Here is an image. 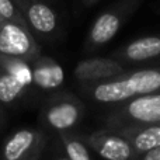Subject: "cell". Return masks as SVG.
Listing matches in <instances>:
<instances>
[{"mask_svg": "<svg viewBox=\"0 0 160 160\" xmlns=\"http://www.w3.org/2000/svg\"><path fill=\"white\" fill-rule=\"evenodd\" d=\"M13 2L16 3V6H17V7H18V4H20V2H21V0H13Z\"/></svg>", "mask_w": 160, "mask_h": 160, "instance_id": "obj_21", "label": "cell"}, {"mask_svg": "<svg viewBox=\"0 0 160 160\" xmlns=\"http://www.w3.org/2000/svg\"><path fill=\"white\" fill-rule=\"evenodd\" d=\"M112 58L125 65L145 63L160 59V34L132 39L112 52Z\"/></svg>", "mask_w": 160, "mask_h": 160, "instance_id": "obj_10", "label": "cell"}, {"mask_svg": "<svg viewBox=\"0 0 160 160\" xmlns=\"http://www.w3.org/2000/svg\"><path fill=\"white\" fill-rule=\"evenodd\" d=\"M0 68L7 73H10L11 76H14L25 87H32V66H31V62L20 58H13V56L0 55Z\"/></svg>", "mask_w": 160, "mask_h": 160, "instance_id": "obj_15", "label": "cell"}, {"mask_svg": "<svg viewBox=\"0 0 160 160\" xmlns=\"http://www.w3.org/2000/svg\"><path fill=\"white\" fill-rule=\"evenodd\" d=\"M0 18L28 27L21 11L18 10V7L16 6V3L13 0H0Z\"/></svg>", "mask_w": 160, "mask_h": 160, "instance_id": "obj_16", "label": "cell"}, {"mask_svg": "<svg viewBox=\"0 0 160 160\" xmlns=\"http://www.w3.org/2000/svg\"><path fill=\"white\" fill-rule=\"evenodd\" d=\"M3 122V110H2V104H0V125Z\"/></svg>", "mask_w": 160, "mask_h": 160, "instance_id": "obj_20", "label": "cell"}, {"mask_svg": "<svg viewBox=\"0 0 160 160\" xmlns=\"http://www.w3.org/2000/svg\"><path fill=\"white\" fill-rule=\"evenodd\" d=\"M0 160H3V159H0Z\"/></svg>", "mask_w": 160, "mask_h": 160, "instance_id": "obj_22", "label": "cell"}, {"mask_svg": "<svg viewBox=\"0 0 160 160\" xmlns=\"http://www.w3.org/2000/svg\"><path fill=\"white\" fill-rule=\"evenodd\" d=\"M84 143L102 160H136L138 153L121 132L108 128L80 135Z\"/></svg>", "mask_w": 160, "mask_h": 160, "instance_id": "obj_7", "label": "cell"}, {"mask_svg": "<svg viewBox=\"0 0 160 160\" xmlns=\"http://www.w3.org/2000/svg\"><path fill=\"white\" fill-rule=\"evenodd\" d=\"M156 91H160V66L127 70L105 82L82 86V93L87 98L104 105H118Z\"/></svg>", "mask_w": 160, "mask_h": 160, "instance_id": "obj_1", "label": "cell"}, {"mask_svg": "<svg viewBox=\"0 0 160 160\" xmlns=\"http://www.w3.org/2000/svg\"><path fill=\"white\" fill-rule=\"evenodd\" d=\"M136 160H160V146L139 155Z\"/></svg>", "mask_w": 160, "mask_h": 160, "instance_id": "obj_17", "label": "cell"}, {"mask_svg": "<svg viewBox=\"0 0 160 160\" xmlns=\"http://www.w3.org/2000/svg\"><path fill=\"white\" fill-rule=\"evenodd\" d=\"M118 132H121L131 142L138 156L160 146V122L152 125L125 128V129H119Z\"/></svg>", "mask_w": 160, "mask_h": 160, "instance_id": "obj_12", "label": "cell"}, {"mask_svg": "<svg viewBox=\"0 0 160 160\" xmlns=\"http://www.w3.org/2000/svg\"><path fill=\"white\" fill-rule=\"evenodd\" d=\"M82 2L84 6H93V4H96L98 0H82Z\"/></svg>", "mask_w": 160, "mask_h": 160, "instance_id": "obj_19", "label": "cell"}, {"mask_svg": "<svg viewBox=\"0 0 160 160\" xmlns=\"http://www.w3.org/2000/svg\"><path fill=\"white\" fill-rule=\"evenodd\" d=\"M86 105L73 93H53L45 101L41 110V122L44 127L56 133L72 132L82 122Z\"/></svg>", "mask_w": 160, "mask_h": 160, "instance_id": "obj_4", "label": "cell"}, {"mask_svg": "<svg viewBox=\"0 0 160 160\" xmlns=\"http://www.w3.org/2000/svg\"><path fill=\"white\" fill-rule=\"evenodd\" d=\"M25 22L31 32H35L44 39H49L56 35L59 20L55 10L42 0H21L18 4Z\"/></svg>", "mask_w": 160, "mask_h": 160, "instance_id": "obj_9", "label": "cell"}, {"mask_svg": "<svg viewBox=\"0 0 160 160\" xmlns=\"http://www.w3.org/2000/svg\"><path fill=\"white\" fill-rule=\"evenodd\" d=\"M52 160H70V159L68 158V156H66V153H65V152H63V149H62L61 152H59V153H56V155L53 156V159H52Z\"/></svg>", "mask_w": 160, "mask_h": 160, "instance_id": "obj_18", "label": "cell"}, {"mask_svg": "<svg viewBox=\"0 0 160 160\" xmlns=\"http://www.w3.org/2000/svg\"><path fill=\"white\" fill-rule=\"evenodd\" d=\"M0 55L20 58L32 63L42 53L30 28L3 20L0 24Z\"/></svg>", "mask_w": 160, "mask_h": 160, "instance_id": "obj_6", "label": "cell"}, {"mask_svg": "<svg viewBox=\"0 0 160 160\" xmlns=\"http://www.w3.org/2000/svg\"><path fill=\"white\" fill-rule=\"evenodd\" d=\"M30 88L0 68V104L14 105L25 97Z\"/></svg>", "mask_w": 160, "mask_h": 160, "instance_id": "obj_13", "label": "cell"}, {"mask_svg": "<svg viewBox=\"0 0 160 160\" xmlns=\"http://www.w3.org/2000/svg\"><path fill=\"white\" fill-rule=\"evenodd\" d=\"M160 122V91L139 96L114 108L105 115L104 128L114 131Z\"/></svg>", "mask_w": 160, "mask_h": 160, "instance_id": "obj_2", "label": "cell"}, {"mask_svg": "<svg viewBox=\"0 0 160 160\" xmlns=\"http://www.w3.org/2000/svg\"><path fill=\"white\" fill-rule=\"evenodd\" d=\"M31 66H32V87L41 91H56L63 86V68L53 58L39 55L31 63Z\"/></svg>", "mask_w": 160, "mask_h": 160, "instance_id": "obj_11", "label": "cell"}, {"mask_svg": "<svg viewBox=\"0 0 160 160\" xmlns=\"http://www.w3.org/2000/svg\"><path fill=\"white\" fill-rule=\"evenodd\" d=\"M62 149L70 160H94L91 149L84 143L80 135L72 132L58 133Z\"/></svg>", "mask_w": 160, "mask_h": 160, "instance_id": "obj_14", "label": "cell"}, {"mask_svg": "<svg viewBox=\"0 0 160 160\" xmlns=\"http://www.w3.org/2000/svg\"><path fill=\"white\" fill-rule=\"evenodd\" d=\"M127 70L128 65L122 63L112 56H93L78 62L73 70V76L80 83V86H91L119 76Z\"/></svg>", "mask_w": 160, "mask_h": 160, "instance_id": "obj_8", "label": "cell"}, {"mask_svg": "<svg viewBox=\"0 0 160 160\" xmlns=\"http://www.w3.org/2000/svg\"><path fill=\"white\" fill-rule=\"evenodd\" d=\"M47 141V133L41 128H20L4 139L0 156L3 160H41Z\"/></svg>", "mask_w": 160, "mask_h": 160, "instance_id": "obj_5", "label": "cell"}, {"mask_svg": "<svg viewBox=\"0 0 160 160\" xmlns=\"http://www.w3.org/2000/svg\"><path fill=\"white\" fill-rule=\"evenodd\" d=\"M143 0H118L102 11L90 27L84 41L86 52H94L105 47L124 24L138 11Z\"/></svg>", "mask_w": 160, "mask_h": 160, "instance_id": "obj_3", "label": "cell"}]
</instances>
